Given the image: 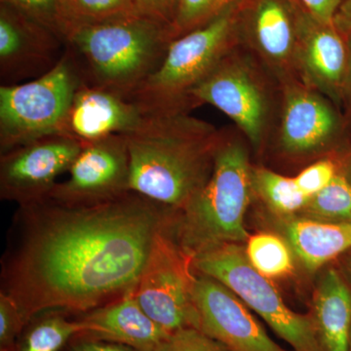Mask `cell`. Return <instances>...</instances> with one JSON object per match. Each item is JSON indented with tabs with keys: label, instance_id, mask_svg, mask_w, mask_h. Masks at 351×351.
<instances>
[{
	"label": "cell",
	"instance_id": "cell-17",
	"mask_svg": "<svg viewBox=\"0 0 351 351\" xmlns=\"http://www.w3.org/2000/svg\"><path fill=\"white\" fill-rule=\"evenodd\" d=\"M298 66L300 78L339 106L348 71L345 34L335 25H326L304 12L300 34Z\"/></svg>",
	"mask_w": 351,
	"mask_h": 351
},
{
	"label": "cell",
	"instance_id": "cell-13",
	"mask_svg": "<svg viewBox=\"0 0 351 351\" xmlns=\"http://www.w3.org/2000/svg\"><path fill=\"white\" fill-rule=\"evenodd\" d=\"M46 199L82 206L115 199L130 193V160L124 135H112L83 145L69 170Z\"/></svg>",
	"mask_w": 351,
	"mask_h": 351
},
{
	"label": "cell",
	"instance_id": "cell-27",
	"mask_svg": "<svg viewBox=\"0 0 351 351\" xmlns=\"http://www.w3.org/2000/svg\"><path fill=\"white\" fill-rule=\"evenodd\" d=\"M17 302L0 292V351H10L27 323Z\"/></svg>",
	"mask_w": 351,
	"mask_h": 351
},
{
	"label": "cell",
	"instance_id": "cell-29",
	"mask_svg": "<svg viewBox=\"0 0 351 351\" xmlns=\"http://www.w3.org/2000/svg\"><path fill=\"white\" fill-rule=\"evenodd\" d=\"M1 3L13 7L62 36L59 29L60 0H1Z\"/></svg>",
	"mask_w": 351,
	"mask_h": 351
},
{
	"label": "cell",
	"instance_id": "cell-12",
	"mask_svg": "<svg viewBox=\"0 0 351 351\" xmlns=\"http://www.w3.org/2000/svg\"><path fill=\"white\" fill-rule=\"evenodd\" d=\"M82 147L69 136L53 135L0 154V198L19 206L46 199Z\"/></svg>",
	"mask_w": 351,
	"mask_h": 351
},
{
	"label": "cell",
	"instance_id": "cell-32",
	"mask_svg": "<svg viewBox=\"0 0 351 351\" xmlns=\"http://www.w3.org/2000/svg\"><path fill=\"white\" fill-rule=\"evenodd\" d=\"M64 351H138L130 346L80 334L69 341Z\"/></svg>",
	"mask_w": 351,
	"mask_h": 351
},
{
	"label": "cell",
	"instance_id": "cell-9",
	"mask_svg": "<svg viewBox=\"0 0 351 351\" xmlns=\"http://www.w3.org/2000/svg\"><path fill=\"white\" fill-rule=\"evenodd\" d=\"M191 265L193 257L173 239L168 226L157 235L134 290L145 313L169 334L184 328L198 329Z\"/></svg>",
	"mask_w": 351,
	"mask_h": 351
},
{
	"label": "cell",
	"instance_id": "cell-34",
	"mask_svg": "<svg viewBox=\"0 0 351 351\" xmlns=\"http://www.w3.org/2000/svg\"><path fill=\"white\" fill-rule=\"evenodd\" d=\"M334 25L341 34H346L351 32V0L341 2L335 17Z\"/></svg>",
	"mask_w": 351,
	"mask_h": 351
},
{
	"label": "cell",
	"instance_id": "cell-24",
	"mask_svg": "<svg viewBox=\"0 0 351 351\" xmlns=\"http://www.w3.org/2000/svg\"><path fill=\"white\" fill-rule=\"evenodd\" d=\"M246 253L251 265L267 278L291 274L294 267L292 253L280 237L260 233L248 239Z\"/></svg>",
	"mask_w": 351,
	"mask_h": 351
},
{
	"label": "cell",
	"instance_id": "cell-30",
	"mask_svg": "<svg viewBox=\"0 0 351 351\" xmlns=\"http://www.w3.org/2000/svg\"><path fill=\"white\" fill-rule=\"evenodd\" d=\"M157 351H228L195 328L172 332Z\"/></svg>",
	"mask_w": 351,
	"mask_h": 351
},
{
	"label": "cell",
	"instance_id": "cell-4",
	"mask_svg": "<svg viewBox=\"0 0 351 351\" xmlns=\"http://www.w3.org/2000/svg\"><path fill=\"white\" fill-rule=\"evenodd\" d=\"M64 39L85 82L129 99L159 68L172 41L168 27L140 16L77 27Z\"/></svg>",
	"mask_w": 351,
	"mask_h": 351
},
{
	"label": "cell",
	"instance_id": "cell-18",
	"mask_svg": "<svg viewBox=\"0 0 351 351\" xmlns=\"http://www.w3.org/2000/svg\"><path fill=\"white\" fill-rule=\"evenodd\" d=\"M75 316L84 326L82 335L122 343L138 351H157L171 335L145 313L134 291Z\"/></svg>",
	"mask_w": 351,
	"mask_h": 351
},
{
	"label": "cell",
	"instance_id": "cell-5",
	"mask_svg": "<svg viewBox=\"0 0 351 351\" xmlns=\"http://www.w3.org/2000/svg\"><path fill=\"white\" fill-rule=\"evenodd\" d=\"M239 6L171 41L159 68L132 95L145 115L191 112V94L240 44Z\"/></svg>",
	"mask_w": 351,
	"mask_h": 351
},
{
	"label": "cell",
	"instance_id": "cell-1",
	"mask_svg": "<svg viewBox=\"0 0 351 351\" xmlns=\"http://www.w3.org/2000/svg\"><path fill=\"white\" fill-rule=\"evenodd\" d=\"M175 212L135 193L94 205L44 199L19 206L1 258L0 292L29 321L80 314L135 290L157 235Z\"/></svg>",
	"mask_w": 351,
	"mask_h": 351
},
{
	"label": "cell",
	"instance_id": "cell-2",
	"mask_svg": "<svg viewBox=\"0 0 351 351\" xmlns=\"http://www.w3.org/2000/svg\"><path fill=\"white\" fill-rule=\"evenodd\" d=\"M221 130L191 112L145 115L124 135L132 193L181 212L206 184Z\"/></svg>",
	"mask_w": 351,
	"mask_h": 351
},
{
	"label": "cell",
	"instance_id": "cell-22",
	"mask_svg": "<svg viewBox=\"0 0 351 351\" xmlns=\"http://www.w3.org/2000/svg\"><path fill=\"white\" fill-rule=\"evenodd\" d=\"M138 16L133 0H60L59 29L64 38L77 27Z\"/></svg>",
	"mask_w": 351,
	"mask_h": 351
},
{
	"label": "cell",
	"instance_id": "cell-19",
	"mask_svg": "<svg viewBox=\"0 0 351 351\" xmlns=\"http://www.w3.org/2000/svg\"><path fill=\"white\" fill-rule=\"evenodd\" d=\"M284 232L295 255L308 269H317L351 248V223L291 219Z\"/></svg>",
	"mask_w": 351,
	"mask_h": 351
},
{
	"label": "cell",
	"instance_id": "cell-26",
	"mask_svg": "<svg viewBox=\"0 0 351 351\" xmlns=\"http://www.w3.org/2000/svg\"><path fill=\"white\" fill-rule=\"evenodd\" d=\"M242 0H180L174 22L171 25V40L204 27L239 6Z\"/></svg>",
	"mask_w": 351,
	"mask_h": 351
},
{
	"label": "cell",
	"instance_id": "cell-25",
	"mask_svg": "<svg viewBox=\"0 0 351 351\" xmlns=\"http://www.w3.org/2000/svg\"><path fill=\"white\" fill-rule=\"evenodd\" d=\"M302 211L313 218L351 223V182L343 173H338L329 184L309 198Z\"/></svg>",
	"mask_w": 351,
	"mask_h": 351
},
{
	"label": "cell",
	"instance_id": "cell-21",
	"mask_svg": "<svg viewBox=\"0 0 351 351\" xmlns=\"http://www.w3.org/2000/svg\"><path fill=\"white\" fill-rule=\"evenodd\" d=\"M83 332L75 314L60 309L43 311L29 320L10 351H64Z\"/></svg>",
	"mask_w": 351,
	"mask_h": 351
},
{
	"label": "cell",
	"instance_id": "cell-20",
	"mask_svg": "<svg viewBox=\"0 0 351 351\" xmlns=\"http://www.w3.org/2000/svg\"><path fill=\"white\" fill-rule=\"evenodd\" d=\"M314 320L324 351H350L351 292L335 269L321 279Z\"/></svg>",
	"mask_w": 351,
	"mask_h": 351
},
{
	"label": "cell",
	"instance_id": "cell-36",
	"mask_svg": "<svg viewBox=\"0 0 351 351\" xmlns=\"http://www.w3.org/2000/svg\"><path fill=\"white\" fill-rule=\"evenodd\" d=\"M346 173H348V174L343 175H345L351 182V160L348 163V166H346Z\"/></svg>",
	"mask_w": 351,
	"mask_h": 351
},
{
	"label": "cell",
	"instance_id": "cell-37",
	"mask_svg": "<svg viewBox=\"0 0 351 351\" xmlns=\"http://www.w3.org/2000/svg\"><path fill=\"white\" fill-rule=\"evenodd\" d=\"M350 351H351V343H350Z\"/></svg>",
	"mask_w": 351,
	"mask_h": 351
},
{
	"label": "cell",
	"instance_id": "cell-28",
	"mask_svg": "<svg viewBox=\"0 0 351 351\" xmlns=\"http://www.w3.org/2000/svg\"><path fill=\"white\" fill-rule=\"evenodd\" d=\"M338 173L335 161L323 158L307 166L294 178L300 189L311 198L326 188Z\"/></svg>",
	"mask_w": 351,
	"mask_h": 351
},
{
	"label": "cell",
	"instance_id": "cell-35",
	"mask_svg": "<svg viewBox=\"0 0 351 351\" xmlns=\"http://www.w3.org/2000/svg\"><path fill=\"white\" fill-rule=\"evenodd\" d=\"M348 46V71H346L345 90H343V103L351 106V32L345 34Z\"/></svg>",
	"mask_w": 351,
	"mask_h": 351
},
{
	"label": "cell",
	"instance_id": "cell-6",
	"mask_svg": "<svg viewBox=\"0 0 351 351\" xmlns=\"http://www.w3.org/2000/svg\"><path fill=\"white\" fill-rule=\"evenodd\" d=\"M280 84L241 44L193 90V108L213 106L232 120L255 152L269 143L280 104Z\"/></svg>",
	"mask_w": 351,
	"mask_h": 351
},
{
	"label": "cell",
	"instance_id": "cell-33",
	"mask_svg": "<svg viewBox=\"0 0 351 351\" xmlns=\"http://www.w3.org/2000/svg\"><path fill=\"white\" fill-rule=\"evenodd\" d=\"M307 12L316 20L326 25H334L341 0H299Z\"/></svg>",
	"mask_w": 351,
	"mask_h": 351
},
{
	"label": "cell",
	"instance_id": "cell-7",
	"mask_svg": "<svg viewBox=\"0 0 351 351\" xmlns=\"http://www.w3.org/2000/svg\"><path fill=\"white\" fill-rule=\"evenodd\" d=\"M82 73L66 48L51 71L36 80L0 86V154L48 136L61 135Z\"/></svg>",
	"mask_w": 351,
	"mask_h": 351
},
{
	"label": "cell",
	"instance_id": "cell-16",
	"mask_svg": "<svg viewBox=\"0 0 351 351\" xmlns=\"http://www.w3.org/2000/svg\"><path fill=\"white\" fill-rule=\"evenodd\" d=\"M137 104L119 93L83 80L76 90L61 135L90 144L112 135H126L145 117Z\"/></svg>",
	"mask_w": 351,
	"mask_h": 351
},
{
	"label": "cell",
	"instance_id": "cell-23",
	"mask_svg": "<svg viewBox=\"0 0 351 351\" xmlns=\"http://www.w3.org/2000/svg\"><path fill=\"white\" fill-rule=\"evenodd\" d=\"M252 184L258 195L276 213L291 216L306 208L309 197L300 189L295 178L278 174L263 166H253Z\"/></svg>",
	"mask_w": 351,
	"mask_h": 351
},
{
	"label": "cell",
	"instance_id": "cell-15",
	"mask_svg": "<svg viewBox=\"0 0 351 351\" xmlns=\"http://www.w3.org/2000/svg\"><path fill=\"white\" fill-rule=\"evenodd\" d=\"M64 38L13 7L0 6L1 85L36 80L51 71L64 56Z\"/></svg>",
	"mask_w": 351,
	"mask_h": 351
},
{
	"label": "cell",
	"instance_id": "cell-31",
	"mask_svg": "<svg viewBox=\"0 0 351 351\" xmlns=\"http://www.w3.org/2000/svg\"><path fill=\"white\" fill-rule=\"evenodd\" d=\"M180 0H133L136 12L145 18L168 27L174 22Z\"/></svg>",
	"mask_w": 351,
	"mask_h": 351
},
{
	"label": "cell",
	"instance_id": "cell-11",
	"mask_svg": "<svg viewBox=\"0 0 351 351\" xmlns=\"http://www.w3.org/2000/svg\"><path fill=\"white\" fill-rule=\"evenodd\" d=\"M280 104L269 143L290 158L329 152L343 133L338 106L300 80L280 84Z\"/></svg>",
	"mask_w": 351,
	"mask_h": 351
},
{
	"label": "cell",
	"instance_id": "cell-8",
	"mask_svg": "<svg viewBox=\"0 0 351 351\" xmlns=\"http://www.w3.org/2000/svg\"><path fill=\"white\" fill-rule=\"evenodd\" d=\"M193 267L232 291L295 351H324L315 320L289 308L239 245L221 244L200 252L193 256Z\"/></svg>",
	"mask_w": 351,
	"mask_h": 351
},
{
	"label": "cell",
	"instance_id": "cell-3",
	"mask_svg": "<svg viewBox=\"0 0 351 351\" xmlns=\"http://www.w3.org/2000/svg\"><path fill=\"white\" fill-rule=\"evenodd\" d=\"M248 147L237 127L221 129L209 179L188 206L173 216L171 235L191 257L248 239L244 218L254 195Z\"/></svg>",
	"mask_w": 351,
	"mask_h": 351
},
{
	"label": "cell",
	"instance_id": "cell-10",
	"mask_svg": "<svg viewBox=\"0 0 351 351\" xmlns=\"http://www.w3.org/2000/svg\"><path fill=\"white\" fill-rule=\"evenodd\" d=\"M306 10L299 0H242L239 4L240 44L279 84L301 80L298 54Z\"/></svg>",
	"mask_w": 351,
	"mask_h": 351
},
{
	"label": "cell",
	"instance_id": "cell-14",
	"mask_svg": "<svg viewBox=\"0 0 351 351\" xmlns=\"http://www.w3.org/2000/svg\"><path fill=\"white\" fill-rule=\"evenodd\" d=\"M193 301L198 330L228 351H287L270 338L248 306L216 279L195 276Z\"/></svg>",
	"mask_w": 351,
	"mask_h": 351
},
{
	"label": "cell",
	"instance_id": "cell-38",
	"mask_svg": "<svg viewBox=\"0 0 351 351\" xmlns=\"http://www.w3.org/2000/svg\"><path fill=\"white\" fill-rule=\"evenodd\" d=\"M350 269H351V263H350Z\"/></svg>",
	"mask_w": 351,
	"mask_h": 351
}]
</instances>
